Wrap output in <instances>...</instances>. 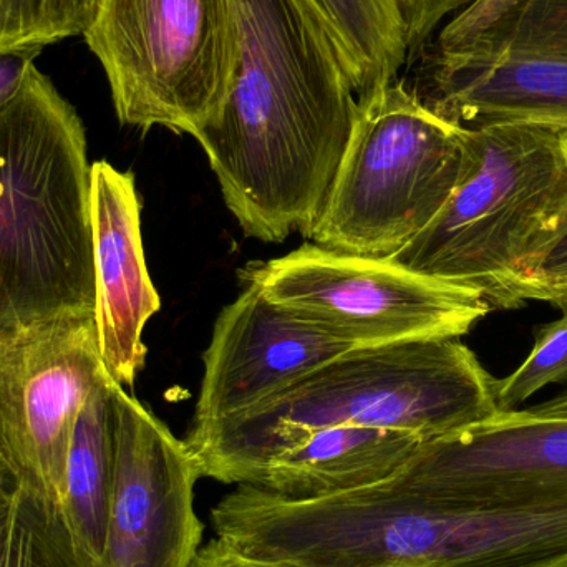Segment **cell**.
I'll use <instances>...</instances> for the list:
<instances>
[{
    "label": "cell",
    "mask_w": 567,
    "mask_h": 567,
    "mask_svg": "<svg viewBox=\"0 0 567 567\" xmlns=\"http://www.w3.org/2000/svg\"><path fill=\"white\" fill-rule=\"evenodd\" d=\"M192 567H302L289 563L268 561V559L251 558L236 551L221 539H213L205 548L199 549Z\"/></svg>",
    "instance_id": "7402d4cb"
},
{
    "label": "cell",
    "mask_w": 567,
    "mask_h": 567,
    "mask_svg": "<svg viewBox=\"0 0 567 567\" xmlns=\"http://www.w3.org/2000/svg\"><path fill=\"white\" fill-rule=\"evenodd\" d=\"M382 485L460 506L538 505L567 499V419L499 412L423 442Z\"/></svg>",
    "instance_id": "8fae6325"
},
{
    "label": "cell",
    "mask_w": 567,
    "mask_h": 567,
    "mask_svg": "<svg viewBox=\"0 0 567 567\" xmlns=\"http://www.w3.org/2000/svg\"><path fill=\"white\" fill-rule=\"evenodd\" d=\"M429 65L420 99L450 122L567 130V0H473Z\"/></svg>",
    "instance_id": "52a82bcc"
},
{
    "label": "cell",
    "mask_w": 567,
    "mask_h": 567,
    "mask_svg": "<svg viewBox=\"0 0 567 567\" xmlns=\"http://www.w3.org/2000/svg\"><path fill=\"white\" fill-rule=\"evenodd\" d=\"M93 0H0V50L82 35Z\"/></svg>",
    "instance_id": "ac0fdd59"
},
{
    "label": "cell",
    "mask_w": 567,
    "mask_h": 567,
    "mask_svg": "<svg viewBox=\"0 0 567 567\" xmlns=\"http://www.w3.org/2000/svg\"><path fill=\"white\" fill-rule=\"evenodd\" d=\"M90 221L95 252L100 357L113 382L133 389L145 367L143 329L162 307L146 268L135 175L92 163Z\"/></svg>",
    "instance_id": "4fadbf2b"
},
{
    "label": "cell",
    "mask_w": 567,
    "mask_h": 567,
    "mask_svg": "<svg viewBox=\"0 0 567 567\" xmlns=\"http://www.w3.org/2000/svg\"><path fill=\"white\" fill-rule=\"evenodd\" d=\"M9 472V470L6 468V465H2V463H0V475H2V473H7Z\"/></svg>",
    "instance_id": "d4e9b609"
},
{
    "label": "cell",
    "mask_w": 567,
    "mask_h": 567,
    "mask_svg": "<svg viewBox=\"0 0 567 567\" xmlns=\"http://www.w3.org/2000/svg\"><path fill=\"white\" fill-rule=\"evenodd\" d=\"M496 380L460 337L357 347L185 442L202 478L245 485L317 430L375 426L429 442L478 425L499 413Z\"/></svg>",
    "instance_id": "7a4b0ae2"
},
{
    "label": "cell",
    "mask_w": 567,
    "mask_h": 567,
    "mask_svg": "<svg viewBox=\"0 0 567 567\" xmlns=\"http://www.w3.org/2000/svg\"><path fill=\"white\" fill-rule=\"evenodd\" d=\"M0 463H2V462H0Z\"/></svg>",
    "instance_id": "484cf974"
},
{
    "label": "cell",
    "mask_w": 567,
    "mask_h": 567,
    "mask_svg": "<svg viewBox=\"0 0 567 567\" xmlns=\"http://www.w3.org/2000/svg\"><path fill=\"white\" fill-rule=\"evenodd\" d=\"M546 567H567V556L566 558L559 559V561L553 563V565Z\"/></svg>",
    "instance_id": "cb8c5ba5"
},
{
    "label": "cell",
    "mask_w": 567,
    "mask_h": 567,
    "mask_svg": "<svg viewBox=\"0 0 567 567\" xmlns=\"http://www.w3.org/2000/svg\"><path fill=\"white\" fill-rule=\"evenodd\" d=\"M423 442L422 436L403 430L330 426L269 460L245 485L290 499L355 492L392 478Z\"/></svg>",
    "instance_id": "5bb4252c"
},
{
    "label": "cell",
    "mask_w": 567,
    "mask_h": 567,
    "mask_svg": "<svg viewBox=\"0 0 567 567\" xmlns=\"http://www.w3.org/2000/svg\"><path fill=\"white\" fill-rule=\"evenodd\" d=\"M238 66L196 136L249 238H309L355 125L352 66L319 0H231Z\"/></svg>",
    "instance_id": "6da1fadb"
},
{
    "label": "cell",
    "mask_w": 567,
    "mask_h": 567,
    "mask_svg": "<svg viewBox=\"0 0 567 567\" xmlns=\"http://www.w3.org/2000/svg\"><path fill=\"white\" fill-rule=\"evenodd\" d=\"M42 50V45L0 50V106L10 102L19 92L30 66L35 63Z\"/></svg>",
    "instance_id": "44dd1931"
},
{
    "label": "cell",
    "mask_w": 567,
    "mask_h": 567,
    "mask_svg": "<svg viewBox=\"0 0 567 567\" xmlns=\"http://www.w3.org/2000/svg\"><path fill=\"white\" fill-rule=\"evenodd\" d=\"M515 300L518 309L528 300H543L551 306L567 300V202L551 228L519 266Z\"/></svg>",
    "instance_id": "ffe728a7"
},
{
    "label": "cell",
    "mask_w": 567,
    "mask_h": 567,
    "mask_svg": "<svg viewBox=\"0 0 567 567\" xmlns=\"http://www.w3.org/2000/svg\"><path fill=\"white\" fill-rule=\"evenodd\" d=\"M82 35L122 125L196 138L221 113L238 66L231 0H93Z\"/></svg>",
    "instance_id": "8992f818"
},
{
    "label": "cell",
    "mask_w": 567,
    "mask_h": 567,
    "mask_svg": "<svg viewBox=\"0 0 567 567\" xmlns=\"http://www.w3.org/2000/svg\"><path fill=\"white\" fill-rule=\"evenodd\" d=\"M112 402L115 472L99 567H192L203 536L198 463L185 440L116 382Z\"/></svg>",
    "instance_id": "30bf717a"
},
{
    "label": "cell",
    "mask_w": 567,
    "mask_h": 567,
    "mask_svg": "<svg viewBox=\"0 0 567 567\" xmlns=\"http://www.w3.org/2000/svg\"><path fill=\"white\" fill-rule=\"evenodd\" d=\"M529 412L542 416H558V419H567V390L556 395L548 402L539 403V405L529 406Z\"/></svg>",
    "instance_id": "603a6c76"
},
{
    "label": "cell",
    "mask_w": 567,
    "mask_h": 567,
    "mask_svg": "<svg viewBox=\"0 0 567 567\" xmlns=\"http://www.w3.org/2000/svg\"><path fill=\"white\" fill-rule=\"evenodd\" d=\"M561 319L535 329V347L525 362L503 380H496L499 412H512L551 383L567 385V300L558 303Z\"/></svg>",
    "instance_id": "d6986e66"
},
{
    "label": "cell",
    "mask_w": 567,
    "mask_h": 567,
    "mask_svg": "<svg viewBox=\"0 0 567 567\" xmlns=\"http://www.w3.org/2000/svg\"><path fill=\"white\" fill-rule=\"evenodd\" d=\"M112 385L106 373L80 410L66 463L63 512L76 543L95 567L105 549L115 472Z\"/></svg>",
    "instance_id": "9a60e30c"
},
{
    "label": "cell",
    "mask_w": 567,
    "mask_h": 567,
    "mask_svg": "<svg viewBox=\"0 0 567 567\" xmlns=\"http://www.w3.org/2000/svg\"><path fill=\"white\" fill-rule=\"evenodd\" d=\"M105 375L95 316L0 339V462L17 485L63 508L73 429Z\"/></svg>",
    "instance_id": "9c48e42d"
},
{
    "label": "cell",
    "mask_w": 567,
    "mask_h": 567,
    "mask_svg": "<svg viewBox=\"0 0 567 567\" xmlns=\"http://www.w3.org/2000/svg\"><path fill=\"white\" fill-rule=\"evenodd\" d=\"M90 172L82 118L30 66L0 106V339L95 316Z\"/></svg>",
    "instance_id": "3957f363"
},
{
    "label": "cell",
    "mask_w": 567,
    "mask_h": 567,
    "mask_svg": "<svg viewBox=\"0 0 567 567\" xmlns=\"http://www.w3.org/2000/svg\"><path fill=\"white\" fill-rule=\"evenodd\" d=\"M465 162L436 218L393 261L518 309L519 266L567 202V130L532 123L463 126Z\"/></svg>",
    "instance_id": "277c9868"
},
{
    "label": "cell",
    "mask_w": 567,
    "mask_h": 567,
    "mask_svg": "<svg viewBox=\"0 0 567 567\" xmlns=\"http://www.w3.org/2000/svg\"><path fill=\"white\" fill-rule=\"evenodd\" d=\"M463 126L433 112L400 80L359 96L355 125L313 245L392 258L419 236L458 185Z\"/></svg>",
    "instance_id": "5b68a950"
},
{
    "label": "cell",
    "mask_w": 567,
    "mask_h": 567,
    "mask_svg": "<svg viewBox=\"0 0 567 567\" xmlns=\"http://www.w3.org/2000/svg\"><path fill=\"white\" fill-rule=\"evenodd\" d=\"M353 349L246 286L216 319L192 429L241 415Z\"/></svg>",
    "instance_id": "7c38bea8"
},
{
    "label": "cell",
    "mask_w": 567,
    "mask_h": 567,
    "mask_svg": "<svg viewBox=\"0 0 567 567\" xmlns=\"http://www.w3.org/2000/svg\"><path fill=\"white\" fill-rule=\"evenodd\" d=\"M0 567H95L65 512L0 475Z\"/></svg>",
    "instance_id": "2e32d148"
},
{
    "label": "cell",
    "mask_w": 567,
    "mask_h": 567,
    "mask_svg": "<svg viewBox=\"0 0 567 567\" xmlns=\"http://www.w3.org/2000/svg\"><path fill=\"white\" fill-rule=\"evenodd\" d=\"M352 66L357 96L393 82L409 60L395 0H319Z\"/></svg>",
    "instance_id": "e0dca14e"
},
{
    "label": "cell",
    "mask_w": 567,
    "mask_h": 567,
    "mask_svg": "<svg viewBox=\"0 0 567 567\" xmlns=\"http://www.w3.org/2000/svg\"><path fill=\"white\" fill-rule=\"evenodd\" d=\"M246 286L317 329L355 347L468 333L492 307L478 290L367 258L303 245L239 271Z\"/></svg>",
    "instance_id": "ba28073f"
}]
</instances>
